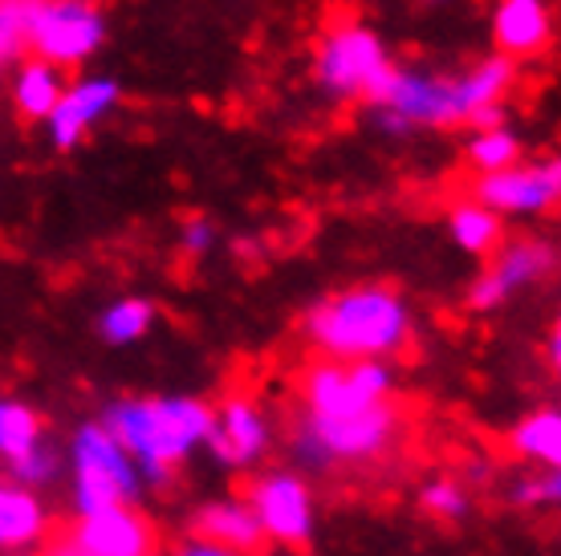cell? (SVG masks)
Instances as JSON below:
<instances>
[{
    "label": "cell",
    "mask_w": 561,
    "mask_h": 556,
    "mask_svg": "<svg viewBox=\"0 0 561 556\" xmlns=\"http://www.w3.org/2000/svg\"><path fill=\"white\" fill-rule=\"evenodd\" d=\"M216 240H220V232H216V223L208 216H187L180 223V252L187 260H204L216 248Z\"/></svg>",
    "instance_id": "29"
},
{
    "label": "cell",
    "mask_w": 561,
    "mask_h": 556,
    "mask_svg": "<svg viewBox=\"0 0 561 556\" xmlns=\"http://www.w3.org/2000/svg\"><path fill=\"white\" fill-rule=\"evenodd\" d=\"M558 268V248L546 236H517L505 240L492 252V265L468 285V309L492 313V309L508 305L517 292L534 289L541 280L553 277Z\"/></svg>",
    "instance_id": "9"
},
{
    "label": "cell",
    "mask_w": 561,
    "mask_h": 556,
    "mask_svg": "<svg viewBox=\"0 0 561 556\" xmlns=\"http://www.w3.org/2000/svg\"><path fill=\"white\" fill-rule=\"evenodd\" d=\"M420 503H423V512L435 516V520H463L468 508H472L468 491H463L456 479H432V484H423Z\"/></svg>",
    "instance_id": "25"
},
{
    "label": "cell",
    "mask_w": 561,
    "mask_h": 556,
    "mask_svg": "<svg viewBox=\"0 0 561 556\" xmlns=\"http://www.w3.org/2000/svg\"><path fill=\"white\" fill-rule=\"evenodd\" d=\"M399 435V410L394 403L375 406L366 415L354 418H306L297 422L294 439V455L306 467H337V463H370L387 455V447L394 443Z\"/></svg>",
    "instance_id": "4"
},
{
    "label": "cell",
    "mask_w": 561,
    "mask_h": 556,
    "mask_svg": "<svg viewBox=\"0 0 561 556\" xmlns=\"http://www.w3.org/2000/svg\"><path fill=\"white\" fill-rule=\"evenodd\" d=\"M448 236L468 256H492L505 244V220L480 208L477 199H456L448 211Z\"/></svg>",
    "instance_id": "19"
},
{
    "label": "cell",
    "mask_w": 561,
    "mask_h": 556,
    "mask_svg": "<svg viewBox=\"0 0 561 556\" xmlns=\"http://www.w3.org/2000/svg\"><path fill=\"white\" fill-rule=\"evenodd\" d=\"M553 42V4L549 0H496L492 9V45L508 61L546 54Z\"/></svg>",
    "instance_id": "15"
},
{
    "label": "cell",
    "mask_w": 561,
    "mask_h": 556,
    "mask_svg": "<svg viewBox=\"0 0 561 556\" xmlns=\"http://www.w3.org/2000/svg\"><path fill=\"white\" fill-rule=\"evenodd\" d=\"M244 503L253 508L265 541L306 548L309 536H313V491H309V484L297 472L256 475Z\"/></svg>",
    "instance_id": "11"
},
{
    "label": "cell",
    "mask_w": 561,
    "mask_h": 556,
    "mask_svg": "<svg viewBox=\"0 0 561 556\" xmlns=\"http://www.w3.org/2000/svg\"><path fill=\"white\" fill-rule=\"evenodd\" d=\"M49 536V516L37 491L0 479V556H28Z\"/></svg>",
    "instance_id": "17"
},
{
    "label": "cell",
    "mask_w": 561,
    "mask_h": 556,
    "mask_svg": "<svg viewBox=\"0 0 561 556\" xmlns=\"http://www.w3.org/2000/svg\"><path fill=\"white\" fill-rule=\"evenodd\" d=\"M387 61L391 54L375 28L363 21H342L322 33V42L313 49V85L334 102L363 97L370 82L387 70Z\"/></svg>",
    "instance_id": "8"
},
{
    "label": "cell",
    "mask_w": 561,
    "mask_h": 556,
    "mask_svg": "<svg viewBox=\"0 0 561 556\" xmlns=\"http://www.w3.org/2000/svg\"><path fill=\"white\" fill-rule=\"evenodd\" d=\"M171 556H237V553H228V548H216V544L196 541V536H192V541H183Z\"/></svg>",
    "instance_id": "31"
},
{
    "label": "cell",
    "mask_w": 561,
    "mask_h": 556,
    "mask_svg": "<svg viewBox=\"0 0 561 556\" xmlns=\"http://www.w3.org/2000/svg\"><path fill=\"white\" fill-rule=\"evenodd\" d=\"M273 443V431H268V415L253 398L244 394H232L220 403V410H211V435H208V451L228 467H253L261 463V455Z\"/></svg>",
    "instance_id": "14"
},
{
    "label": "cell",
    "mask_w": 561,
    "mask_h": 556,
    "mask_svg": "<svg viewBox=\"0 0 561 556\" xmlns=\"http://www.w3.org/2000/svg\"><path fill=\"white\" fill-rule=\"evenodd\" d=\"M301 329L330 362H391L415 337V313L391 285H351L322 297Z\"/></svg>",
    "instance_id": "1"
},
{
    "label": "cell",
    "mask_w": 561,
    "mask_h": 556,
    "mask_svg": "<svg viewBox=\"0 0 561 556\" xmlns=\"http://www.w3.org/2000/svg\"><path fill=\"white\" fill-rule=\"evenodd\" d=\"M118 102H123V85L111 73H85L61 90L57 106L45 118V135L57 151H73L102 118H111Z\"/></svg>",
    "instance_id": "12"
},
{
    "label": "cell",
    "mask_w": 561,
    "mask_h": 556,
    "mask_svg": "<svg viewBox=\"0 0 561 556\" xmlns=\"http://www.w3.org/2000/svg\"><path fill=\"white\" fill-rule=\"evenodd\" d=\"M9 467H13V484L37 491V487L54 484L57 479V472H61V455H57L49 443H37L28 455H21V460L9 463Z\"/></svg>",
    "instance_id": "26"
},
{
    "label": "cell",
    "mask_w": 561,
    "mask_h": 556,
    "mask_svg": "<svg viewBox=\"0 0 561 556\" xmlns=\"http://www.w3.org/2000/svg\"><path fill=\"white\" fill-rule=\"evenodd\" d=\"M192 536L237 556H256L265 548V532L244 500H211L192 512Z\"/></svg>",
    "instance_id": "16"
},
{
    "label": "cell",
    "mask_w": 561,
    "mask_h": 556,
    "mask_svg": "<svg viewBox=\"0 0 561 556\" xmlns=\"http://www.w3.org/2000/svg\"><path fill=\"white\" fill-rule=\"evenodd\" d=\"M520 151H525V142L508 123L468 135V163L477 175H496V171L513 167V163H520Z\"/></svg>",
    "instance_id": "24"
},
{
    "label": "cell",
    "mask_w": 561,
    "mask_h": 556,
    "mask_svg": "<svg viewBox=\"0 0 561 556\" xmlns=\"http://www.w3.org/2000/svg\"><path fill=\"white\" fill-rule=\"evenodd\" d=\"M114 435V443L130 455L142 479L171 484L175 467L192 460L196 447L208 443L211 406L187 394H163V398H118L99 418Z\"/></svg>",
    "instance_id": "2"
},
{
    "label": "cell",
    "mask_w": 561,
    "mask_h": 556,
    "mask_svg": "<svg viewBox=\"0 0 561 556\" xmlns=\"http://www.w3.org/2000/svg\"><path fill=\"white\" fill-rule=\"evenodd\" d=\"M154 325V301L147 297H118L99 313V334L106 346H135L151 334Z\"/></svg>",
    "instance_id": "22"
},
{
    "label": "cell",
    "mask_w": 561,
    "mask_h": 556,
    "mask_svg": "<svg viewBox=\"0 0 561 556\" xmlns=\"http://www.w3.org/2000/svg\"><path fill=\"white\" fill-rule=\"evenodd\" d=\"M28 0H0V66H13L25 54Z\"/></svg>",
    "instance_id": "27"
},
{
    "label": "cell",
    "mask_w": 561,
    "mask_h": 556,
    "mask_svg": "<svg viewBox=\"0 0 561 556\" xmlns=\"http://www.w3.org/2000/svg\"><path fill=\"white\" fill-rule=\"evenodd\" d=\"M546 354H549V366L558 370V366H561V329H558V325H553V329H549V337H546Z\"/></svg>",
    "instance_id": "32"
},
{
    "label": "cell",
    "mask_w": 561,
    "mask_h": 556,
    "mask_svg": "<svg viewBox=\"0 0 561 556\" xmlns=\"http://www.w3.org/2000/svg\"><path fill=\"white\" fill-rule=\"evenodd\" d=\"M561 496V479L558 472H534V475H525L517 487H513V503L517 508H553Z\"/></svg>",
    "instance_id": "28"
},
{
    "label": "cell",
    "mask_w": 561,
    "mask_h": 556,
    "mask_svg": "<svg viewBox=\"0 0 561 556\" xmlns=\"http://www.w3.org/2000/svg\"><path fill=\"white\" fill-rule=\"evenodd\" d=\"M73 544L85 556H151L154 553V524L135 508V503H118V508H102V512L78 516L70 529Z\"/></svg>",
    "instance_id": "13"
},
{
    "label": "cell",
    "mask_w": 561,
    "mask_h": 556,
    "mask_svg": "<svg viewBox=\"0 0 561 556\" xmlns=\"http://www.w3.org/2000/svg\"><path fill=\"white\" fill-rule=\"evenodd\" d=\"M468 199H477L480 208H489L501 220L549 216L561 199V163L549 154V159H520L496 175H477Z\"/></svg>",
    "instance_id": "10"
},
{
    "label": "cell",
    "mask_w": 561,
    "mask_h": 556,
    "mask_svg": "<svg viewBox=\"0 0 561 556\" xmlns=\"http://www.w3.org/2000/svg\"><path fill=\"white\" fill-rule=\"evenodd\" d=\"M70 472H73V503L78 516L118 508L139 500L142 475L130 463V455L114 443V435L102 422H82L70 443Z\"/></svg>",
    "instance_id": "6"
},
{
    "label": "cell",
    "mask_w": 561,
    "mask_h": 556,
    "mask_svg": "<svg viewBox=\"0 0 561 556\" xmlns=\"http://www.w3.org/2000/svg\"><path fill=\"white\" fill-rule=\"evenodd\" d=\"M363 102L375 111V126L391 139H403L411 130H444L463 123L451 73L420 70V66L387 61V70L370 82Z\"/></svg>",
    "instance_id": "3"
},
{
    "label": "cell",
    "mask_w": 561,
    "mask_h": 556,
    "mask_svg": "<svg viewBox=\"0 0 561 556\" xmlns=\"http://www.w3.org/2000/svg\"><path fill=\"white\" fill-rule=\"evenodd\" d=\"M394 394L391 362H313L301 374L306 418H354L387 406Z\"/></svg>",
    "instance_id": "7"
},
{
    "label": "cell",
    "mask_w": 561,
    "mask_h": 556,
    "mask_svg": "<svg viewBox=\"0 0 561 556\" xmlns=\"http://www.w3.org/2000/svg\"><path fill=\"white\" fill-rule=\"evenodd\" d=\"M508 443H513V451H517L520 460L537 463V467H546V472H558V463H561V415L553 410V406L529 410V415L513 427Z\"/></svg>",
    "instance_id": "21"
},
{
    "label": "cell",
    "mask_w": 561,
    "mask_h": 556,
    "mask_svg": "<svg viewBox=\"0 0 561 556\" xmlns=\"http://www.w3.org/2000/svg\"><path fill=\"white\" fill-rule=\"evenodd\" d=\"M451 85H456V102H460L463 123H472L480 111L508 102L513 85H517V61L489 54L480 57L477 66H468L463 73H451Z\"/></svg>",
    "instance_id": "18"
},
{
    "label": "cell",
    "mask_w": 561,
    "mask_h": 556,
    "mask_svg": "<svg viewBox=\"0 0 561 556\" xmlns=\"http://www.w3.org/2000/svg\"><path fill=\"white\" fill-rule=\"evenodd\" d=\"M37 443H45V422L28 403L0 398V460L16 463Z\"/></svg>",
    "instance_id": "23"
},
{
    "label": "cell",
    "mask_w": 561,
    "mask_h": 556,
    "mask_svg": "<svg viewBox=\"0 0 561 556\" xmlns=\"http://www.w3.org/2000/svg\"><path fill=\"white\" fill-rule=\"evenodd\" d=\"M106 45L99 0H28L25 49L57 70H78Z\"/></svg>",
    "instance_id": "5"
},
{
    "label": "cell",
    "mask_w": 561,
    "mask_h": 556,
    "mask_svg": "<svg viewBox=\"0 0 561 556\" xmlns=\"http://www.w3.org/2000/svg\"><path fill=\"white\" fill-rule=\"evenodd\" d=\"M33 556H85V553L73 544L70 532H54V536H45V541L37 544V553Z\"/></svg>",
    "instance_id": "30"
},
{
    "label": "cell",
    "mask_w": 561,
    "mask_h": 556,
    "mask_svg": "<svg viewBox=\"0 0 561 556\" xmlns=\"http://www.w3.org/2000/svg\"><path fill=\"white\" fill-rule=\"evenodd\" d=\"M66 90V73L49 66V61H37V57H28L21 61L13 73V102L16 111L25 114V118H37L45 123L49 111L57 106V97Z\"/></svg>",
    "instance_id": "20"
}]
</instances>
